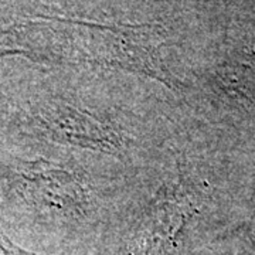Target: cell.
Wrapping results in <instances>:
<instances>
[{
    "instance_id": "6da1fadb",
    "label": "cell",
    "mask_w": 255,
    "mask_h": 255,
    "mask_svg": "<svg viewBox=\"0 0 255 255\" xmlns=\"http://www.w3.org/2000/svg\"><path fill=\"white\" fill-rule=\"evenodd\" d=\"M164 34L159 24H100L51 17L13 27L3 37V46L38 63L118 68L177 90L179 81L162 55Z\"/></svg>"
},
{
    "instance_id": "7a4b0ae2",
    "label": "cell",
    "mask_w": 255,
    "mask_h": 255,
    "mask_svg": "<svg viewBox=\"0 0 255 255\" xmlns=\"http://www.w3.org/2000/svg\"><path fill=\"white\" fill-rule=\"evenodd\" d=\"M199 196L183 177L166 182L146 206L125 255H170L186 226L199 213Z\"/></svg>"
},
{
    "instance_id": "3957f363",
    "label": "cell",
    "mask_w": 255,
    "mask_h": 255,
    "mask_svg": "<svg viewBox=\"0 0 255 255\" xmlns=\"http://www.w3.org/2000/svg\"><path fill=\"white\" fill-rule=\"evenodd\" d=\"M14 179L23 197L38 209L64 217L82 216L90 206V191L81 176L60 164L37 159L18 164Z\"/></svg>"
},
{
    "instance_id": "277c9868",
    "label": "cell",
    "mask_w": 255,
    "mask_h": 255,
    "mask_svg": "<svg viewBox=\"0 0 255 255\" xmlns=\"http://www.w3.org/2000/svg\"><path fill=\"white\" fill-rule=\"evenodd\" d=\"M38 125L51 140L61 145L107 155H119L127 146L125 136L115 125L67 102L44 108L38 114Z\"/></svg>"
},
{
    "instance_id": "5b68a950",
    "label": "cell",
    "mask_w": 255,
    "mask_h": 255,
    "mask_svg": "<svg viewBox=\"0 0 255 255\" xmlns=\"http://www.w3.org/2000/svg\"><path fill=\"white\" fill-rule=\"evenodd\" d=\"M220 81L227 94L255 108V55L226 64Z\"/></svg>"
},
{
    "instance_id": "8992f818",
    "label": "cell",
    "mask_w": 255,
    "mask_h": 255,
    "mask_svg": "<svg viewBox=\"0 0 255 255\" xmlns=\"http://www.w3.org/2000/svg\"><path fill=\"white\" fill-rule=\"evenodd\" d=\"M0 255H36L14 246L0 228Z\"/></svg>"
}]
</instances>
